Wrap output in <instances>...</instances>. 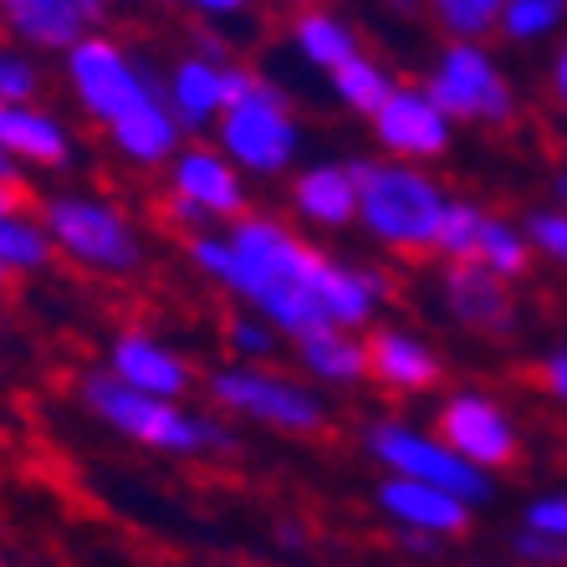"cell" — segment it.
<instances>
[{
	"label": "cell",
	"mask_w": 567,
	"mask_h": 567,
	"mask_svg": "<svg viewBox=\"0 0 567 567\" xmlns=\"http://www.w3.org/2000/svg\"><path fill=\"white\" fill-rule=\"evenodd\" d=\"M6 281H11V277H6V266H0V287H6Z\"/></svg>",
	"instance_id": "cell-43"
},
{
	"label": "cell",
	"mask_w": 567,
	"mask_h": 567,
	"mask_svg": "<svg viewBox=\"0 0 567 567\" xmlns=\"http://www.w3.org/2000/svg\"><path fill=\"white\" fill-rule=\"evenodd\" d=\"M486 567H516V563H486Z\"/></svg>",
	"instance_id": "cell-44"
},
{
	"label": "cell",
	"mask_w": 567,
	"mask_h": 567,
	"mask_svg": "<svg viewBox=\"0 0 567 567\" xmlns=\"http://www.w3.org/2000/svg\"><path fill=\"white\" fill-rule=\"evenodd\" d=\"M291 47H297V56H302L307 66H317V72H343L353 56H363V41H358V27L348 21V16L328 11V6H312V11H297L287 27Z\"/></svg>",
	"instance_id": "cell-21"
},
{
	"label": "cell",
	"mask_w": 567,
	"mask_h": 567,
	"mask_svg": "<svg viewBox=\"0 0 567 567\" xmlns=\"http://www.w3.org/2000/svg\"><path fill=\"white\" fill-rule=\"evenodd\" d=\"M481 220H486V210H475L471 199H450L445 225H440V236H435V251L445 256V266H465V261H475Z\"/></svg>",
	"instance_id": "cell-29"
},
{
	"label": "cell",
	"mask_w": 567,
	"mask_h": 567,
	"mask_svg": "<svg viewBox=\"0 0 567 567\" xmlns=\"http://www.w3.org/2000/svg\"><path fill=\"white\" fill-rule=\"evenodd\" d=\"M297 358H302V369L312 373L317 383H328V389H348V383L369 379V343L343 328H317V332H307V338H297Z\"/></svg>",
	"instance_id": "cell-23"
},
{
	"label": "cell",
	"mask_w": 567,
	"mask_h": 567,
	"mask_svg": "<svg viewBox=\"0 0 567 567\" xmlns=\"http://www.w3.org/2000/svg\"><path fill=\"white\" fill-rule=\"evenodd\" d=\"M567 27V6L563 0H502V37L527 47V41H547L553 31Z\"/></svg>",
	"instance_id": "cell-28"
},
{
	"label": "cell",
	"mask_w": 567,
	"mask_h": 567,
	"mask_svg": "<svg viewBox=\"0 0 567 567\" xmlns=\"http://www.w3.org/2000/svg\"><path fill=\"white\" fill-rule=\"evenodd\" d=\"M189 261L287 338H307L317 328H369L389 291L379 271L312 251L277 215H240L225 236H189Z\"/></svg>",
	"instance_id": "cell-1"
},
{
	"label": "cell",
	"mask_w": 567,
	"mask_h": 567,
	"mask_svg": "<svg viewBox=\"0 0 567 567\" xmlns=\"http://www.w3.org/2000/svg\"><path fill=\"white\" fill-rule=\"evenodd\" d=\"M256 87L251 66L230 62V56H205L189 52L164 72V103H169L174 123L185 133H205Z\"/></svg>",
	"instance_id": "cell-10"
},
{
	"label": "cell",
	"mask_w": 567,
	"mask_h": 567,
	"mask_svg": "<svg viewBox=\"0 0 567 567\" xmlns=\"http://www.w3.org/2000/svg\"><path fill=\"white\" fill-rule=\"evenodd\" d=\"M440 291H445V307L461 328H475V332H506L512 328V291L506 281H496L486 266H445L440 277Z\"/></svg>",
	"instance_id": "cell-19"
},
{
	"label": "cell",
	"mask_w": 567,
	"mask_h": 567,
	"mask_svg": "<svg viewBox=\"0 0 567 567\" xmlns=\"http://www.w3.org/2000/svg\"><path fill=\"white\" fill-rule=\"evenodd\" d=\"M66 87L78 97V107L97 123L103 133H113L123 118H133L138 107H148L154 97H164V78H154L133 52H123L113 37H87L82 47H72L62 62Z\"/></svg>",
	"instance_id": "cell-5"
},
{
	"label": "cell",
	"mask_w": 567,
	"mask_h": 567,
	"mask_svg": "<svg viewBox=\"0 0 567 567\" xmlns=\"http://www.w3.org/2000/svg\"><path fill=\"white\" fill-rule=\"evenodd\" d=\"M16 174H21V169H16V158L0 148V185H16Z\"/></svg>",
	"instance_id": "cell-39"
},
{
	"label": "cell",
	"mask_w": 567,
	"mask_h": 567,
	"mask_svg": "<svg viewBox=\"0 0 567 567\" xmlns=\"http://www.w3.org/2000/svg\"><path fill=\"white\" fill-rule=\"evenodd\" d=\"M0 56H6V52H0ZM0 113H6V97H0Z\"/></svg>",
	"instance_id": "cell-45"
},
{
	"label": "cell",
	"mask_w": 567,
	"mask_h": 567,
	"mask_svg": "<svg viewBox=\"0 0 567 567\" xmlns=\"http://www.w3.org/2000/svg\"><path fill=\"white\" fill-rule=\"evenodd\" d=\"M277 537H281V542H291V547H297V542H302V532H297V527H287V522H281V527H277Z\"/></svg>",
	"instance_id": "cell-42"
},
{
	"label": "cell",
	"mask_w": 567,
	"mask_h": 567,
	"mask_svg": "<svg viewBox=\"0 0 567 567\" xmlns=\"http://www.w3.org/2000/svg\"><path fill=\"white\" fill-rule=\"evenodd\" d=\"M179 138H185V128L174 123L164 97H154L148 107H138L133 118H123L118 128L107 133V144L118 148L128 164H138V169H164V164H174V154L185 148Z\"/></svg>",
	"instance_id": "cell-22"
},
{
	"label": "cell",
	"mask_w": 567,
	"mask_h": 567,
	"mask_svg": "<svg viewBox=\"0 0 567 567\" xmlns=\"http://www.w3.org/2000/svg\"><path fill=\"white\" fill-rule=\"evenodd\" d=\"M358 225L389 251H435L445 225L450 189L430 169L394 164V158H358Z\"/></svg>",
	"instance_id": "cell-2"
},
{
	"label": "cell",
	"mask_w": 567,
	"mask_h": 567,
	"mask_svg": "<svg viewBox=\"0 0 567 567\" xmlns=\"http://www.w3.org/2000/svg\"><path fill=\"white\" fill-rule=\"evenodd\" d=\"M373 138L394 164H414L424 169L430 158L450 154V138H455V123L435 107V97L424 87H394V97L373 113Z\"/></svg>",
	"instance_id": "cell-12"
},
{
	"label": "cell",
	"mask_w": 567,
	"mask_h": 567,
	"mask_svg": "<svg viewBox=\"0 0 567 567\" xmlns=\"http://www.w3.org/2000/svg\"><path fill=\"white\" fill-rule=\"evenodd\" d=\"M394 547L404 557H435L445 542H435V537H424V532H394Z\"/></svg>",
	"instance_id": "cell-37"
},
{
	"label": "cell",
	"mask_w": 567,
	"mask_h": 567,
	"mask_svg": "<svg viewBox=\"0 0 567 567\" xmlns=\"http://www.w3.org/2000/svg\"><path fill=\"white\" fill-rule=\"evenodd\" d=\"M103 6L97 0H6L0 6V27L11 31L31 52H72L103 27Z\"/></svg>",
	"instance_id": "cell-15"
},
{
	"label": "cell",
	"mask_w": 567,
	"mask_h": 567,
	"mask_svg": "<svg viewBox=\"0 0 567 567\" xmlns=\"http://www.w3.org/2000/svg\"><path fill=\"white\" fill-rule=\"evenodd\" d=\"M363 450H369V455L389 475L445 491V496L465 502L471 512L481 502H491V491H496V481H491V475H481L475 465H465L461 455L445 445V440L430 435V430H420V424H404V420L369 424V430H363Z\"/></svg>",
	"instance_id": "cell-6"
},
{
	"label": "cell",
	"mask_w": 567,
	"mask_h": 567,
	"mask_svg": "<svg viewBox=\"0 0 567 567\" xmlns=\"http://www.w3.org/2000/svg\"><path fill=\"white\" fill-rule=\"evenodd\" d=\"M373 502L394 522V532H424L435 542H450L471 527V506L465 502H455L435 486H420V481H399V475H383Z\"/></svg>",
	"instance_id": "cell-16"
},
{
	"label": "cell",
	"mask_w": 567,
	"mask_h": 567,
	"mask_svg": "<svg viewBox=\"0 0 567 567\" xmlns=\"http://www.w3.org/2000/svg\"><path fill=\"white\" fill-rule=\"evenodd\" d=\"M195 16L205 21V27H220V21H251V11H246L240 0H205V6H195Z\"/></svg>",
	"instance_id": "cell-36"
},
{
	"label": "cell",
	"mask_w": 567,
	"mask_h": 567,
	"mask_svg": "<svg viewBox=\"0 0 567 567\" xmlns=\"http://www.w3.org/2000/svg\"><path fill=\"white\" fill-rule=\"evenodd\" d=\"M369 373L383 389H394V394H424V389L440 383L445 363H440V353L424 343L420 332L379 328L369 338Z\"/></svg>",
	"instance_id": "cell-18"
},
{
	"label": "cell",
	"mask_w": 567,
	"mask_h": 567,
	"mask_svg": "<svg viewBox=\"0 0 567 567\" xmlns=\"http://www.w3.org/2000/svg\"><path fill=\"white\" fill-rule=\"evenodd\" d=\"M542 383H547V394H553L557 404H567V343L542 358Z\"/></svg>",
	"instance_id": "cell-35"
},
{
	"label": "cell",
	"mask_w": 567,
	"mask_h": 567,
	"mask_svg": "<svg viewBox=\"0 0 567 567\" xmlns=\"http://www.w3.org/2000/svg\"><path fill=\"white\" fill-rule=\"evenodd\" d=\"M0 148L16 158V169H66L72 164V128L47 103L6 107L0 113Z\"/></svg>",
	"instance_id": "cell-17"
},
{
	"label": "cell",
	"mask_w": 567,
	"mask_h": 567,
	"mask_svg": "<svg viewBox=\"0 0 567 567\" xmlns=\"http://www.w3.org/2000/svg\"><path fill=\"white\" fill-rule=\"evenodd\" d=\"M553 93H557V103L567 107V41L557 47V62H553Z\"/></svg>",
	"instance_id": "cell-38"
},
{
	"label": "cell",
	"mask_w": 567,
	"mask_h": 567,
	"mask_svg": "<svg viewBox=\"0 0 567 567\" xmlns=\"http://www.w3.org/2000/svg\"><path fill=\"white\" fill-rule=\"evenodd\" d=\"M169 199L199 210L205 220H230L236 225L246 210V174L220 154V148H179L169 164Z\"/></svg>",
	"instance_id": "cell-13"
},
{
	"label": "cell",
	"mask_w": 567,
	"mask_h": 567,
	"mask_svg": "<svg viewBox=\"0 0 567 567\" xmlns=\"http://www.w3.org/2000/svg\"><path fill=\"white\" fill-rule=\"evenodd\" d=\"M41 225L52 236L56 256H66L82 271H103V277H133L144 266V236L138 225L93 189H56L41 205Z\"/></svg>",
	"instance_id": "cell-4"
},
{
	"label": "cell",
	"mask_w": 567,
	"mask_h": 567,
	"mask_svg": "<svg viewBox=\"0 0 567 567\" xmlns=\"http://www.w3.org/2000/svg\"><path fill=\"white\" fill-rule=\"evenodd\" d=\"M52 256H56V246H52V236H47L41 215H27L21 205H16V210H0V266H6V277L47 271Z\"/></svg>",
	"instance_id": "cell-24"
},
{
	"label": "cell",
	"mask_w": 567,
	"mask_h": 567,
	"mask_svg": "<svg viewBox=\"0 0 567 567\" xmlns=\"http://www.w3.org/2000/svg\"><path fill=\"white\" fill-rule=\"evenodd\" d=\"M21 205V189L16 185H0V210H16Z\"/></svg>",
	"instance_id": "cell-40"
},
{
	"label": "cell",
	"mask_w": 567,
	"mask_h": 567,
	"mask_svg": "<svg viewBox=\"0 0 567 567\" xmlns=\"http://www.w3.org/2000/svg\"><path fill=\"white\" fill-rule=\"evenodd\" d=\"M107 373L144 399H164V404H179L195 383V369L179 348H169L154 332H118L113 348H107Z\"/></svg>",
	"instance_id": "cell-14"
},
{
	"label": "cell",
	"mask_w": 567,
	"mask_h": 567,
	"mask_svg": "<svg viewBox=\"0 0 567 567\" xmlns=\"http://www.w3.org/2000/svg\"><path fill=\"white\" fill-rule=\"evenodd\" d=\"M553 195H557V210H567V169L553 179Z\"/></svg>",
	"instance_id": "cell-41"
},
{
	"label": "cell",
	"mask_w": 567,
	"mask_h": 567,
	"mask_svg": "<svg viewBox=\"0 0 567 567\" xmlns=\"http://www.w3.org/2000/svg\"><path fill=\"white\" fill-rule=\"evenodd\" d=\"M435 27L445 31V47H481L502 27V0H440Z\"/></svg>",
	"instance_id": "cell-27"
},
{
	"label": "cell",
	"mask_w": 567,
	"mask_h": 567,
	"mask_svg": "<svg viewBox=\"0 0 567 567\" xmlns=\"http://www.w3.org/2000/svg\"><path fill=\"white\" fill-rule=\"evenodd\" d=\"M291 210L317 230H348L358 225V179L353 164H312L291 179Z\"/></svg>",
	"instance_id": "cell-20"
},
{
	"label": "cell",
	"mask_w": 567,
	"mask_h": 567,
	"mask_svg": "<svg viewBox=\"0 0 567 567\" xmlns=\"http://www.w3.org/2000/svg\"><path fill=\"white\" fill-rule=\"evenodd\" d=\"M532 240V251L553 256L557 266H567V210H532V220L522 225Z\"/></svg>",
	"instance_id": "cell-33"
},
{
	"label": "cell",
	"mask_w": 567,
	"mask_h": 567,
	"mask_svg": "<svg viewBox=\"0 0 567 567\" xmlns=\"http://www.w3.org/2000/svg\"><path fill=\"white\" fill-rule=\"evenodd\" d=\"M332 93H338V103L348 107V113H363V118H373L389 97H394V72L379 62V56H353V62L343 66V72H332Z\"/></svg>",
	"instance_id": "cell-25"
},
{
	"label": "cell",
	"mask_w": 567,
	"mask_h": 567,
	"mask_svg": "<svg viewBox=\"0 0 567 567\" xmlns=\"http://www.w3.org/2000/svg\"><path fill=\"white\" fill-rule=\"evenodd\" d=\"M424 93L450 123H506L516 113L512 78L486 47H445L430 66Z\"/></svg>",
	"instance_id": "cell-9"
},
{
	"label": "cell",
	"mask_w": 567,
	"mask_h": 567,
	"mask_svg": "<svg viewBox=\"0 0 567 567\" xmlns=\"http://www.w3.org/2000/svg\"><path fill=\"white\" fill-rule=\"evenodd\" d=\"M82 404H87L107 430H118L123 440H133V445H144V450H158V455H225V450H236L230 424L210 420V414H195V410H185V404H164V399L133 394V389H123L107 369L82 379Z\"/></svg>",
	"instance_id": "cell-3"
},
{
	"label": "cell",
	"mask_w": 567,
	"mask_h": 567,
	"mask_svg": "<svg viewBox=\"0 0 567 567\" xmlns=\"http://www.w3.org/2000/svg\"><path fill=\"white\" fill-rule=\"evenodd\" d=\"M210 399L230 414L281 430V435H317L328 430L332 410L328 399L317 394L312 383L291 379V373H271V369H251V363H225L210 373Z\"/></svg>",
	"instance_id": "cell-7"
},
{
	"label": "cell",
	"mask_w": 567,
	"mask_h": 567,
	"mask_svg": "<svg viewBox=\"0 0 567 567\" xmlns=\"http://www.w3.org/2000/svg\"><path fill=\"white\" fill-rule=\"evenodd\" d=\"M225 343H230V353H236V363H251V369H261V358L277 353L281 332L266 322V317L256 312H240L230 317V328H225Z\"/></svg>",
	"instance_id": "cell-30"
},
{
	"label": "cell",
	"mask_w": 567,
	"mask_h": 567,
	"mask_svg": "<svg viewBox=\"0 0 567 567\" xmlns=\"http://www.w3.org/2000/svg\"><path fill=\"white\" fill-rule=\"evenodd\" d=\"M512 553L532 567H567V542H542V537H532V532H516Z\"/></svg>",
	"instance_id": "cell-34"
},
{
	"label": "cell",
	"mask_w": 567,
	"mask_h": 567,
	"mask_svg": "<svg viewBox=\"0 0 567 567\" xmlns=\"http://www.w3.org/2000/svg\"><path fill=\"white\" fill-rule=\"evenodd\" d=\"M215 148L240 174H261V179L287 174L297 164V148H302V128H297V113L281 97V87L256 78L251 93L215 123Z\"/></svg>",
	"instance_id": "cell-8"
},
{
	"label": "cell",
	"mask_w": 567,
	"mask_h": 567,
	"mask_svg": "<svg viewBox=\"0 0 567 567\" xmlns=\"http://www.w3.org/2000/svg\"><path fill=\"white\" fill-rule=\"evenodd\" d=\"M37 93H41L37 62H31V56H21V52H6V56H0V97H6V107L37 103Z\"/></svg>",
	"instance_id": "cell-32"
},
{
	"label": "cell",
	"mask_w": 567,
	"mask_h": 567,
	"mask_svg": "<svg viewBox=\"0 0 567 567\" xmlns=\"http://www.w3.org/2000/svg\"><path fill=\"white\" fill-rule=\"evenodd\" d=\"M435 435L445 440L465 465H475L481 475L512 465L516 450H522L516 420L491 394H481V389H461V394H450L445 404H440Z\"/></svg>",
	"instance_id": "cell-11"
},
{
	"label": "cell",
	"mask_w": 567,
	"mask_h": 567,
	"mask_svg": "<svg viewBox=\"0 0 567 567\" xmlns=\"http://www.w3.org/2000/svg\"><path fill=\"white\" fill-rule=\"evenodd\" d=\"M522 532H532L542 542H567V486L532 496L527 512H522Z\"/></svg>",
	"instance_id": "cell-31"
},
{
	"label": "cell",
	"mask_w": 567,
	"mask_h": 567,
	"mask_svg": "<svg viewBox=\"0 0 567 567\" xmlns=\"http://www.w3.org/2000/svg\"><path fill=\"white\" fill-rule=\"evenodd\" d=\"M475 266H486L496 281H512L532 266V240L522 225L502 220V215H486L481 220V240H475Z\"/></svg>",
	"instance_id": "cell-26"
}]
</instances>
